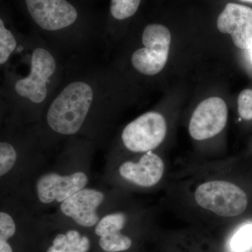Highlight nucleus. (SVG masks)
Segmentation results:
<instances>
[{"mask_svg": "<svg viewBox=\"0 0 252 252\" xmlns=\"http://www.w3.org/2000/svg\"><path fill=\"white\" fill-rule=\"evenodd\" d=\"M17 159V152L14 145L9 141L2 140L0 143V176L3 177L11 171Z\"/></svg>", "mask_w": 252, "mask_h": 252, "instance_id": "f3484780", "label": "nucleus"}, {"mask_svg": "<svg viewBox=\"0 0 252 252\" xmlns=\"http://www.w3.org/2000/svg\"><path fill=\"white\" fill-rule=\"evenodd\" d=\"M89 249V238L81 236L77 230H71L66 234L58 235L46 252H87Z\"/></svg>", "mask_w": 252, "mask_h": 252, "instance_id": "ddd939ff", "label": "nucleus"}, {"mask_svg": "<svg viewBox=\"0 0 252 252\" xmlns=\"http://www.w3.org/2000/svg\"><path fill=\"white\" fill-rule=\"evenodd\" d=\"M33 31L63 55L88 57L104 44L106 20L75 0H23Z\"/></svg>", "mask_w": 252, "mask_h": 252, "instance_id": "7ed1b4c3", "label": "nucleus"}, {"mask_svg": "<svg viewBox=\"0 0 252 252\" xmlns=\"http://www.w3.org/2000/svg\"><path fill=\"white\" fill-rule=\"evenodd\" d=\"M16 233V223L6 212H0V241H7Z\"/></svg>", "mask_w": 252, "mask_h": 252, "instance_id": "6ab92c4d", "label": "nucleus"}, {"mask_svg": "<svg viewBox=\"0 0 252 252\" xmlns=\"http://www.w3.org/2000/svg\"><path fill=\"white\" fill-rule=\"evenodd\" d=\"M140 39V46L128 56L131 68L144 77H155L166 65L171 44L170 32L160 23H149L144 26Z\"/></svg>", "mask_w": 252, "mask_h": 252, "instance_id": "20e7f679", "label": "nucleus"}, {"mask_svg": "<svg viewBox=\"0 0 252 252\" xmlns=\"http://www.w3.org/2000/svg\"><path fill=\"white\" fill-rule=\"evenodd\" d=\"M167 124L160 113L149 112L137 117L124 127L121 139L124 147L135 153L157 148L165 139Z\"/></svg>", "mask_w": 252, "mask_h": 252, "instance_id": "423d86ee", "label": "nucleus"}, {"mask_svg": "<svg viewBox=\"0 0 252 252\" xmlns=\"http://www.w3.org/2000/svg\"><path fill=\"white\" fill-rule=\"evenodd\" d=\"M67 61L61 85L41 117L46 132L71 137L95 133L110 122L124 102L125 79L110 61L88 64L87 58Z\"/></svg>", "mask_w": 252, "mask_h": 252, "instance_id": "f257e3e1", "label": "nucleus"}, {"mask_svg": "<svg viewBox=\"0 0 252 252\" xmlns=\"http://www.w3.org/2000/svg\"><path fill=\"white\" fill-rule=\"evenodd\" d=\"M217 28L229 34L235 46L249 50L252 45V9L245 5L228 3L219 16Z\"/></svg>", "mask_w": 252, "mask_h": 252, "instance_id": "1a4fd4ad", "label": "nucleus"}, {"mask_svg": "<svg viewBox=\"0 0 252 252\" xmlns=\"http://www.w3.org/2000/svg\"><path fill=\"white\" fill-rule=\"evenodd\" d=\"M64 56L35 31L1 72V105L17 121L39 120L65 74Z\"/></svg>", "mask_w": 252, "mask_h": 252, "instance_id": "f03ea898", "label": "nucleus"}, {"mask_svg": "<svg viewBox=\"0 0 252 252\" xmlns=\"http://www.w3.org/2000/svg\"><path fill=\"white\" fill-rule=\"evenodd\" d=\"M104 194L94 189H81L61 205L63 215L84 227H92L99 221L97 209L103 203Z\"/></svg>", "mask_w": 252, "mask_h": 252, "instance_id": "9d476101", "label": "nucleus"}, {"mask_svg": "<svg viewBox=\"0 0 252 252\" xmlns=\"http://www.w3.org/2000/svg\"><path fill=\"white\" fill-rule=\"evenodd\" d=\"M165 165L162 159L152 152H146L138 162L127 161L119 167L123 178L139 187H154L163 175Z\"/></svg>", "mask_w": 252, "mask_h": 252, "instance_id": "9b49d317", "label": "nucleus"}, {"mask_svg": "<svg viewBox=\"0 0 252 252\" xmlns=\"http://www.w3.org/2000/svg\"><path fill=\"white\" fill-rule=\"evenodd\" d=\"M195 200L200 207L223 217L241 215L248 205L243 189L226 181H210L199 186Z\"/></svg>", "mask_w": 252, "mask_h": 252, "instance_id": "39448f33", "label": "nucleus"}, {"mask_svg": "<svg viewBox=\"0 0 252 252\" xmlns=\"http://www.w3.org/2000/svg\"><path fill=\"white\" fill-rule=\"evenodd\" d=\"M0 252H13L12 248L7 241H0Z\"/></svg>", "mask_w": 252, "mask_h": 252, "instance_id": "aec40b11", "label": "nucleus"}, {"mask_svg": "<svg viewBox=\"0 0 252 252\" xmlns=\"http://www.w3.org/2000/svg\"><path fill=\"white\" fill-rule=\"evenodd\" d=\"M26 34H21L15 27L9 15L1 11L0 17V67L3 70L19 52L26 40Z\"/></svg>", "mask_w": 252, "mask_h": 252, "instance_id": "f8f14e48", "label": "nucleus"}, {"mask_svg": "<svg viewBox=\"0 0 252 252\" xmlns=\"http://www.w3.org/2000/svg\"><path fill=\"white\" fill-rule=\"evenodd\" d=\"M249 51H250V58H251L252 61V45L251 46V47H250V49H249Z\"/></svg>", "mask_w": 252, "mask_h": 252, "instance_id": "412c9836", "label": "nucleus"}, {"mask_svg": "<svg viewBox=\"0 0 252 252\" xmlns=\"http://www.w3.org/2000/svg\"><path fill=\"white\" fill-rule=\"evenodd\" d=\"M99 245L104 252H121L130 248L132 240L121 231H117L101 236Z\"/></svg>", "mask_w": 252, "mask_h": 252, "instance_id": "2eb2a0df", "label": "nucleus"}, {"mask_svg": "<svg viewBox=\"0 0 252 252\" xmlns=\"http://www.w3.org/2000/svg\"><path fill=\"white\" fill-rule=\"evenodd\" d=\"M232 252L252 251V222L243 223L233 233L228 243Z\"/></svg>", "mask_w": 252, "mask_h": 252, "instance_id": "4468645a", "label": "nucleus"}, {"mask_svg": "<svg viewBox=\"0 0 252 252\" xmlns=\"http://www.w3.org/2000/svg\"><path fill=\"white\" fill-rule=\"evenodd\" d=\"M89 178L83 172L69 175L49 173L41 176L36 184V193L41 203L56 201L62 203L74 193L84 189Z\"/></svg>", "mask_w": 252, "mask_h": 252, "instance_id": "6e6552de", "label": "nucleus"}, {"mask_svg": "<svg viewBox=\"0 0 252 252\" xmlns=\"http://www.w3.org/2000/svg\"><path fill=\"white\" fill-rule=\"evenodd\" d=\"M240 1L243 2L252 3V0H240Z\"/></svg>", "mask_w": 252, "mask_h": 252, "instance_id": "4be33fe9", "label": "nucleus"}, {"mask_svg": "<svg viewBox=\"0 0 252 252\" xmlns=\"http://www.w3.org/2000/svg\"><path fill=\"white\" fill-rule=\"evenodd\" d=\"M238 113L242 119L252 120V90L245 89L240 93L238 99Z\"/></svg>", "mask_w": 252, "mask_h": 252, "instance_id": "a211bd4d", "label": "nucleus"}, {"mask_svg": "<svg viewBox=\"0 0 252 252\" xmlns=\"http://www.w3.org/2000/svg\"><path fill=\"white\" fill-rule=\"evenodd\" d=\"M126 217L123 213H113L106 215L96 225L94 233L97 236L121 231L125 226Z\"/></svg>", "mask_w": 252, "mask_h": 252, "instance_id": "dca6fc26", "label": "nucleus"}, {"mask_svg": "<svg viewBox=\"0 0 252 252\" xmlns=\"http://www.w3.org/2000/svg\"><path fill=\"white\" fill-rule=\"evenodd\" d=\"M228 119V108L223 99L210 97L203 100L194 111L189 133L196 140H207L220 133Z\"/></svg>", "mask_w": 252, "mask_h": 252, "instance_id": "0eeeda50", "label": "nucleus"}]
</instances>
